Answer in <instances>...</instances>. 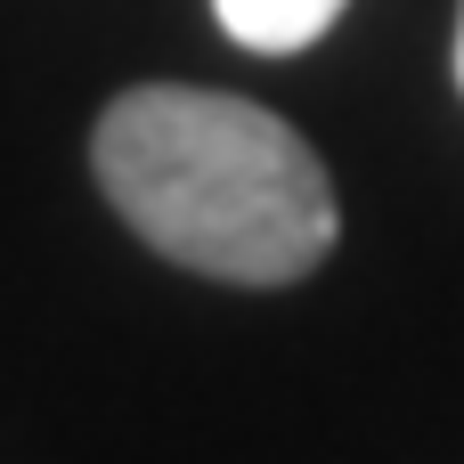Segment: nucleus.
I'll list each match as a JSON object with an SVG mask.
<instances>
[{"instance_id": "obj_3", "label": "nucleus", "mask_w": 464, "mask_h": 464, "mask_svg": "<svg viewBox=\"0 0 464 464\" xmlns=\"http://www.w3.org/2000/svg\"><path fill=\"white\" fill-rule=\"evenodd\" d=\"M457 82H464V16H457Z\"/></svg>"}, {"instance_id": "obj_2", "label": "nucleus", "mask_w": 464, "mask_h": 464, "mask_svg": "<svg viewBox=\"0 0 464 464\" xmlns=\"http://www.w3.org/2000/svg\"><path fill=\"white\" fill-rule=\"evenodd\" d=\"M343 8H351V0H212L220 33L245 41V49H261V57H294V49H310Z\"/></svg>"}, {"instance_id": "obj_1", "label": "nucleus", "mask_w": 464, "mask_h": 464, "mask_svg": "<svg viewBox=\"0 0 464 464\" xmlns=\"http://www.w3.org/2000/svg\"><path fill=\"white\" fill-rule=\"evenodd\" d=\"M106 204L179 269L228 285H285L326 261L343 212L310 139L228 90L147 82L98 114L90 139Z\"/></svg>"}]
</instances>
